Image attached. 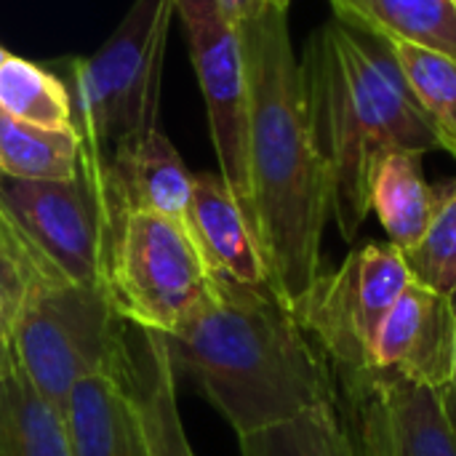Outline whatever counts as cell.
Instances as JSON below:
<instances>
[{
	"label": "cell",
	"instance_id": "24",
	"mask_svg": "<svg viewBox=\"0 0 456 456\" xmlns=\"http://www.w3.org/2000/svg\"><path fill=\"white\" fill-rule=\"evenodd\" d=\"M216 3H219L224 19H227L235 29H240V27L256 21V19L265 16L267 11H275V8L289 11V5H291V0H216Z\"/></svg>",
	"mask_w": 456,
	"mask_h": 456
},
{
	"label": "cell",
	"instance_id": "4",
	"mask_svg": "<svg viewBox=\"0 0 456 456\" xmlns=\"http://www.w3.org/2000/svg\"><path fill=\"white\" fill-rule=\"evenodd\" d=\"M128 331L131 326L123 321L110 283L29 289L5 323L16 369L61 411L77 382L126 369L131 358Z\"/></svg>",
	"mask_w": 456,
	"mask_h": 456
},
{
	"label": "cell",
	"instance_id": "7",
	"mask_svg": "<svg viewBox=\"0 0 456 456\" xmlns=\"http://www.w3.org/2000/svg\"><path fill=\"white\" fill-rule=\"evenodd\" d=\"M409 283L403 254L393 243H369L321 273L291 310L334 374H361L371 369L382 321Z\"/></svg>",
	"mask_w": 456,
	"mask_h": 456
},
{
	"label": "cell",
	"instance_id": "26",
	"mask_svg": "<svg viewBox=\"0 0 456 456\" xmlns=\"http://www.w3.org/2000/svg\"><path fill=\"white\" fill-rule=\"evenodd\" d=\"M452 302H454V313H456V291L452 294ZM449 390H452V403H454V414H456V345H454V366H452V385H449Z\"/></svg>",
	"mask_w": 456,
	"mask_h": 456
},
{
	"label": "cell",
	"instance_id": "6",
	"mask_svg": "<svg viewBox=\"0 0 456 456\" xmlns=\"http://www.w3.org/2000/svg\"><path fill=\"white\" fill-rule=\"evenodd\" d=\"M107 281L128 326L166 337L203 302L211 270L184 224L150 211H128L115 238Z\"/></svg>",
	"mask_w": 456,
	"mask_h": 456
},
{
	"label": "cell",
	"instance_id": "5",
	"mask_svg": "<svg viewBox=\"0 0 456 456\" xmlns=\"http://www.w3.org/2000/svg\"><path fill=\"white\" fill-rule=\"evenodd\" d=\"M176 0H134L120 27L67 80L83 144L104 150L155 128L160 64Z\"/></svg>",
	"mask_w": 456,
	"mask_h": 456
},
{
	"label": "cell",
	"instance_id": "25",
	"mask_svg": "<svg viewBox=\"0 0 456 456\" xmlns=\"http://www.w3.org/2000/svg\"><path fill=\"white\" fill-rule=\"evenodd\" d=\"M16 371V358H13V350H11V342L8 337L0 331V379H5L8 374Z\"/></svg>",
	"mask_w": 456,
	"mask_h": 456
},
{
	"label": "cell",
	"instance_id": "2",
	"mask_svg": "<svg viewBox=\"0 0 456 456\" xmlns=\"http://www.w3.org/2000/svg\"><path fill=\"white\" fill-rule=\"evenodd\" d=\"M174 377L216 406L238 438L337 401V377L270 289L211 273L195 313L166 334Z\"/></svg>",
	"mask_w": 456,
	"mask_h": 456
},
{
	"label": "cell",
	"instance_id": "16",
	"mask_svg": "<svg viewBox=\"0 0 456 456\" xmlns=\"http://www.w3.org/2000/svg\"><path fill=\"white\" fill-rule=\"evenodd\" d=\"M438 192L428 184L422 155L393 150L379 158L371 176V211H377L390 243L409 254L430 227Z\"/></svg>",
	"mask_w": 456,
	"mask_h": 456
},
{
	"label": "cell",
	"instance_id": "11",
	"mask_svg": "<svg viewBox=\"0 0 456 456\" xmlns=\"http://www.w3.org/2000/svg\"><path fill=\"white\" fill-rule=\"evenodd\" d=\"M187 227L211 273H222L246 286L270 289L254 230L222 174L192 176Z\"/></svg>",
	"mask_w": 456,
	"mask_h": 456
},
{
	"label": "cell",
	"instance_id": "29",
	"mask_svg": "<svg viewBox=\"0 0 456 456\" xmlns=\"http://www.w3.org/2000/svg\"><path fill=\"white\" fill-rule=\"evenodd\" d=\"M452 3H454V5H456V0H452Z\"/></svg>",
	"mask_w": 456,
	"mask_h": 456
},
{
	"label": "cell",
	"instance_id": "3",
	"mask_svg": "<svg viewBox=\"0 0 456 456\" xmlns=\"http://www.w3.org/2000/svg\"><path fill=\"white\" fill-rule=\"evenodd\" d=\"M307 112L329 168L331 214L347 243L371 211V176L393 150H441L403 69L382 37L331 19L318 27L299 61Z\"/></svg>",
	"mask_w": 456,
	"mask_h": 456
},
{
	"label": "cell",
	"instance_id": "20",
	"mask_svg": "<svg viewBox=\"0 0 456 456\" xmlns=\"http://www.w3.org/2000/svg\"><path fill=\"white\" fill-rule=\"evenodd\" d=\"M417 102L433 123L441 150L456 160V59L403 40H385Z\"/></svg>",
	"mask_w": 456,
	"mask_h": 456
},
{
	"label": "cell",
	"instance_id": "15",
	"mask_svg": "<svg viewBox=\"0 0 456 456\" xmlns=\"http://www.w3.org/2000/svg\"><path fill=\"white\" fill-rule=\"evenodd\" d=\"M337 21L382 40H403L456 59L452 0H331Z\"/></svg>",
	"mask_w": 456,
	"mask_h": 456
},
{
	"label": "cell",
	"instance_id": "9",
	"mask_svg": "<svg viewBox=\"0 0 456 456\" xmlns=\"http://www.w3.org/2000/svg\"><path fill=\"white\" fill-rule=\"evenodd\" d=\"M454 345L456 313L452 297L411 278L382 321L369 371L428 387H449Z\"/></svg>",
	"mask_w": 456,
	"mask_h": 456
},
{
	"label": "cell",
	"instance_id": "1",
	"mask_svg": "<svg viewBox=\"0 0 456 456\" xmlns=\"http://www.w3.org/2000/svg\"><path fill=\"white\" fill-rule=\"evenodd\" d=\"M248 72V211L273 294L294 307L321 275L331 182L318 150L289 11L238 29Z\"/></svg>",
	"mask_w": 456,
	"mask_h": 456
},
{
	"label": "cell",
	"instance_id": "21",
	"mask_svg": "<svg viewBox=\"0 0 456 456\" xmlns=\"http://www.w3.org/2000/svg\"><path fill=\"white\" fill-rule=\"evenodd\" d=\"M238 441L240 456H353L337 401Z\"/></svg>",
	"mask_w": 456,
	"mask_h": 456
},
{
	"label": "cell",
	"instance_id": "22",
	"mask_svg": "<svg viewBox=\"0 0 456 456\" xmlns=\"http://www.w3.org/2000/svg\"><path fill=\"white\" fill-rule=\"evenodd\" d=\"M337 406L345 419L353 456H395L382 390L371 371L334 374Z\"/></svg>",
	"mask_w": 456,
	"mask_h": 456
},
{
	"label": "cell",
	"instance_id": "14",
	"mask_svg": "<svg viewBox=\"0 0 456 456\" xmlns=\"http://www.w3.org/2000/svg\"><path fill=\"white\" fill-rule=\"evenodd\" d=\"M374 379L385 398L395 456H456V414L449 387L382 374H374Z\"/></svg>",
	"mask_w": 456,
	"mask_h": 456
},
{
	"label": "cell",
	"instance_id": "8",
	"mask_svg": "<svg viewBox=\"0 0 456 456\" xmlns=\"http://www.w3.org/2000/svg\"><path fill=\"white\" fill-rule=\"evenodd\" d=\"M190 56L206 99L219 174L248 211V72L240 32L216 0H176Z\"/></svg>",
	"mask_w": 456,
	"mask_h": 456
},
{
	"label": "cell",
	"instance_id": "13",
	"mask_svg": "<svg viewBox=\"0 0 456 456\" xmlns=\"http://www.w3.org/2000/svg\"><path fill=\"white\" fill-rule=\"evenodd\" d=\"M128 342L131 358L126 366V385L139 411L147 452L150 456H195L179 417L176 377L163 334L131 326Z\"/></svg>",
	"mask_w": 456,
	"mask_h": 456
},
{
	"label": "cell",
	"instance_id": "12",
	"mask_svg": "<svg viewBox=\"0 0 456 456\" xmlns=\"http://www.w3.org/2000/svg\"><path fill=\"white\" fill-rule=\"evenodd\" d=\"M64 419L72 456H150L136 403L126 385V369L77 382Z\"/></svg>",
	"mask_w": 456,
	"mask_h": 456
},
{
	"label": "cell",
	"instance_id": "18",
	"mask_svg": "<svg viewBox=\"0 0 456 456\" xmlns=\"http://www.w3.org/2000/svg\"><path fill=\"white\" fill-rule=\"evenodd\" d=\"M83 139L75 126L43 128L0 112V176L64 182L77 174Z\"/></svg>",
	"mask_w": 456,
	"mask_h": 456
},
{
	"label": "cell",
	"instance_id": "17",
	"mask_svg": "<svg viewBox=\"0 0 456 456\" xmlns=\"http://www.w3.org/2000/svg\"><path fill=\"white\" fill-rule=\"evenodd\" d=\"M0 456H72L64 411L19 369L0 379Z\"/></svg>",
	"mask_w": 456,
	"mask_h": 456
},
{
	"label": "cell",
	"instance_id": "19",
	"mask_svg": "<svg viewBox=\"0 0 456 456\" xmlns=\"http://www.w3.org/2000/svg\"><path fill=\"white\" fill-rule=\"evenodd\" d=\"M0 112L43 128L75 126L67 83L35 61L13 53H8L0 64Z\"/></svg>",
	"mask_w": 456,
	"mask_h": 456
},
{
	"label": "cell",
	"instance_id": "10",
	"mask_svg": "<svg viewBox=\"0 0 456 456\" xmlns=\"http://www.w3.org/2000/svg\"><path fill=\"white\" fill-rule=\"evenodd\" d=\"M110 171L126 214L150 211L187 227L192 174L158 126L118 142L110 152Z\"/></svg>",
	"mask_w": 456,
	"mask_h": 456
},
{
	"label": "cell",
	"instance_id": "23",
	"mask_svg": "<svg viewBox=\"0 0 456 456\" xmlns=\"http://www.w3.org/2000/svg\"><path fill=\"white\" fill-rule=\"evenodd\" d=\"M436 192L438 200L430 227L403 259L414 281L452 297L456 291V179L436 187Z\"/></svg>",
	"mask_w": 456,
	"mask_h": 456
},
{
	"label": "cell",
	"instance_id": "28",
	"mask_svg": "<svg viewBox=\"0 0 456 456\" xmlns=\"http://www.w3.org/2000/svg\"><path fill=\"white\" fill-rule=\"evenodd\" d=\"M5 59H8V51H5V48H3V45H0V64H3V61H5Z\"/></svg>",
	"mask_w": 456,
	"mask_h": 456
},
{
	"label": "cell",
	"instance_id": "27",
	"mask_svg": "<svg viewBox=\"0 0 456 456\" xmlns=\"http://www.w3.org/2000/svg\"><path fill=\"white\" fill-rule=\"evenodd\" d=\"M0 331L5 334V307H3V299H0Z\"/></svg>",
	"mask_w": 456,
	"mask_h": 456
}]
</instances>
